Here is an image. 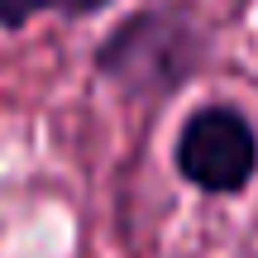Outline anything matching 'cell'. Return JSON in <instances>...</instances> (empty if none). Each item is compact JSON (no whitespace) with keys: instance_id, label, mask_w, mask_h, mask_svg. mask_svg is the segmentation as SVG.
I'll list each match as a JSON object with an SVG mask.
<instances>
[{"instance_id":"1","label":"cell","mask_w":258,"mask_h":258,"mask_svg":"<svg viewBox=\"0 0 258 258\" xmlns=\"http://www.w3.org/2000/svg\"><path fill=\"white\" fill-rule=\"evenodd\" d=\"M215 62V19L196 0H148L91 48V72L124 105L163 110Z\"/></svg>"},{"instance_id":"2","label":"cell","mask_w":258,"mask_h":258,"mask_svg":"<svg viewBox=\"0 0 258 258\" xmlns=\"http://www.w3.org/2000/svg\"><path fill=\"white\" fill-rule=\"evenodd\" d=\"M172 172L201 196H244L258 177V129L234 101L186 110L172 139Z\"/></svg>"},{"instance_id":"3","label":"cell","mask_w":258,"mask_h":258,"mask_svg":"<svg viewBox=\"0 0 258 258\" xmlns=\"http://www.w3.org/2000/svg\"><path fill=\"white\" fill-rule=\"evenodd\" d=\"M105 5H115V0H0V29H5V34H19V29H29L43 15L91 19V15H101Z\"/></svg>"}]
</instances>
